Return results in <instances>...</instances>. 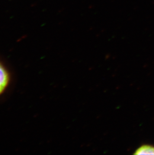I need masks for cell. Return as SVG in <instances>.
<instances>
[{
	"label": "cell",
	"instance_id": "obj_1",
	"mask_svg": "<svg viewBox=\"0 0 154 155\" xmlns=\"http://www.w3.org/2000/svg\"><path fill=\"white\" fill-rule=\"evenodd\" d=\"M9 79L10 78L8 72L0 62V94L4 91L7 87L9 84Z\"/></svg>",
	"mask_w": 154,
	"mask_h": 155
},
{
	"label": "cell",
	"instance_id": "obj_2",
	"mask_svg": "<svg viewBox=\"0 0 154 155\" xmlns=\"http://www.w3.org/2000/svg\"><path fill=\"white\" fill-rule=\"evenodd\" d=\"M134 155H154V146L148 144H144L137 149Z\"/></svg>",
	"mask_w": 154,
	"mask_h": 155
}]
</instances>
